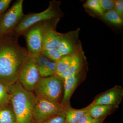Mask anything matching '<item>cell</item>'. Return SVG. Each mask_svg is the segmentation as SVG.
Returning <instances> with one entry per match:
<instances>
[{"instance_id": "19", "label": "cell", "mask_w": 123, "mask_h": 123, "mask_svg": "<svg viewBox=\"0 0 123 123\" xmlns=\"http://www.w3.org/2000/svg\"><path fill=\"white\" fill-rule=\"evenodd\" d=\"M103 19L106 21L116 26H123V20L114 9L104 13L102 16Z\"/></svg>"}, {"instance_id": "24", "label": "cell", "mask_w": 123, "mask_h": 123, "mask_svg": "<svg viewBox=\"0 0 123 123\" xmlns=\"http://www.w3.org/2000/svg\"><path fill=\"white\" fill-rule=\"evenodd\" d=\"M41 123H65V114L63 112L46 120Z\"/></svg>"}, {"instance_id": "18", "label": "cell", "mask_w": 123, "mask_h": 123, "mask_svg": "<svg viewBox=\"0 0 123 123\" xmlns=\"http://www.w3.org/2000/svg\"><path fill=\"white\" fill-rule=\"evenodd\" d=\"M9 106L0 110V123H17L12 106Z\"/></svg>"}, {"instance_id": "23", "label": "cell", "mask_w": 123, "mask_h": 123, "mask_svg": "<svg viewBox=\"0 0 123 123\" xmlns=\"http://www.w3.org/2000/svg\"><path fill=\"white\" fill-rule=\"evenodd\" d=\"M104 12L105 13L114 9V1L113 0H98Z\"/></svg>"}, {"instance_id": "1", "label": "cell", "mask_w": 123, "mask_h": 123, "mask_svg": "<svg viewBox=\"0 0 123 123\" xmlns=\"http://www.w3.org/2000/svg\"><path fill=\"white\" fill-rule=\"evenodd\" d=\"M18 37L13 32L0 35V83L6 86L18 80L22 66L29 54L18 43Z\"/></svg>"}, {"instance_id": "11", "label": "cell", "mask_w": 123, "mask_h": 123, "mask_svg": "<svg viewBox=\"0 0 123 123\" xmlns=\"http://www.w3.org/2000/svg\"><path fill=\"white\" fill-rule=\"evenodd\" d=\"M62 34L56 31L49 22L43 36V50L57 48Z\"/></svg>"}, {"instance_id": "10", "label": "cell", "mask_w": 123, "mask_h": 123, "mask_svg": "<svg viewBox=\"0 0 123 123\" xmlns=\"http://www.w3.org/2000/svg\"><path fill=\"white\" fill-rule=\"evenodd\" d=\"M80 73L63 80V95L61 104L64 108L70 107V98L80 81Z\"/></svg>"}, {"instance_id": "21", "label": "cell", "mask_w": 123, "mask_h": 123, "mask_svg": "<svg viewBox=\"0 0 123 123\" xmlns=\"http://www.w3.org/2000/svg\"><path fill=\"white\" fill-rule=\"evenodd\" d=\"M42 53L51 61L55 62L60 59L63 56L57 48L43 50Z\"/></svg>"}, {"instance_id": "22", "label": "cell", "mask_w": 123, "mask_h": 123, "mask_svg": "<svg viewBox=\"0 0 123 123\" xmlns=\"http://www.w3.org/2000/svg\"><path fill=\"white\" fill-rule=\"evenodd\" d=\"M86 8L90 9L92 11L102 16L104 14L98 0H88L84 4Z\"/></svg>"}, {"instance_id": "16", "label": "cell", "mask_w": 123, "mask_h": 123, "mask_svg": "<svg viewBox=\"0 0 123 123\" xmlns=\"http://www.w3.org/2000/svg\"><path fill=\"white\" fill-rule=\"evenodd\" d=\"M89 109V106L78 110L70 107L65 108V123H77L82 117L88 112Z\"/></svg>"}, {"instance_id": "6", "label": "cell", "mask_w": 123, "mask_h": 123, "mask_svg": "<svg viewBox=\"0 0 123 123\" xmlns=\"http://www.w3.org/2000/svg\"><path fill=\"white\" fill-rule=\"evenodd\" d=\"M23 0H18L0 17V35L13 31L24 17Z\"/></svg>"}, {"instance_id": "3", "label": "cell", "mask_w": 123, "mask_h": 123, "mask_svg": "<svg viewBox=\"0 0 123 123\" xmlns=\"http://www.w3.org/2000/svg\"><path fill=\"white\" fill-rule=\"evenodd\" d=\"M63 80L55 75L41 77L34 91L38 98L61 104L63 95Z\"/></svg>"}, {"instance_id": "13", "label": "cell", "mask_w": 123, "mask_h": 123, "mask_svg": "<svg viewBox=\"0 0 123 123\" xmlns=\"http://www.w3.org/2000/svg\"><path fill=\"white\" fill-rule=\"evenodd\" d=\"M35 57L41 77H47L55 75L56 62L51 61L42 53L35 56Z\"/></svg>"}, {"instance_id": "27", "label": "cell", "mask_w": 123, "mask_h": 123, "mask_svg": "<svg viewBox=\"0 0 123 123\" xmlns=\"http://www.w3.org/2000/svg\"><path fill=\"white\" fill-rule=\"evenodd\" d=\"M95 119L91 117L88 112L82 117L77 123H92Z\"/></svg>"}, {"instance_id": "26", "label": "cell", "mask_w": 123, "mask_h": 123, "mask_svg": "<svg viewBox=\"0 0 123 123\" xmlns=\"http://www.w3.org/2000/svg\"><path fill=\"white\" fill-rule=\"evenodd\" d=\"M11 0H0V17L8 9Z\"/></svg>"}, {"instance_id": "8", "label": "cell", "mask_w": 123, "mask_h": 123, "mask_svg": "<svg viewBox=\"0 0 123 123\" xmlns=\"http://www.w3.org/2000/svg\"><path fill=\"white\" fill-rule=\"evenodd\" d=\"M65 108L55 103L37 97L33 111V116L36 123H41L46 120L60 114Z\"/></svg>"}, {"instance_id": "9", "label": "cell", "mask_w": 123, "mask_h": 123, "mask_svg": "<svg viewBox=\"0 0 123 123\" xmlns=\"http://www.w3.org/2000/svg\"><path fill=\"white\" fill-rule=\"evenodd\" d=\"M123 98V88L116 85L98 95L91 104L97 105L118 106L121 103Z\"/></svg>"}, {"instance_id": "25", "label": "cell", "mask_w": 123, "mask_h": 123, "mask_svg": "<svg viewBox=\"0 0 123 123\" xmlns=\"http://www.w3.org/2000/svg\"><path fill=\"white\" fill-rule=\"evenodd\" d=\"M119 16L123 18V0H117L114 1V9Z\"/></svg>"}, {"instance_id": "14", "label": "cell", "mask_w": 123, "mask_h": 123, "mask_svg": "<svg viewBox=\"0 0 123 123\" xmlns=\"http://www.w3.org/2000/svg\"><path fill=\"white\" fill-rule=\"evenodd\" d=\"M88 112L92 118L94 119L100 118L107 117L118 108V106L97 105H89Z\"/></svg>"}, {"instance_id": "4", "label": "cell", "mask_w": 123, "mask_h": 123, "mask_svg": "<svg viewBox=\"0 0 123 123\" xmlns=\"http://www.w3.org/2000/svg\"><path fill=\"white\" fill-rule=\"evenodd\" d=\"M58 5L53 2H50L47 9L41 12L30 13L24 15L13 32L19 37L23 35L28 29L35 24L43 22L50 21L59 15Z\"/></svg>"}, {"instance_id": "5", "label": "cell", "mask_w": 123, "mask_h": 123, "mask_svg": "<svg viewBox=\"0 0 123 123\" xmlns=\"http://www.w3.org/2000/svg\"><path fill=\"white\" fill-rule=\"evenodd\" d=\"M41 77L35 56L29 54L20 69L18 80L25 89L33 92Z\"/></svg>"}, {"instance_id": "20", "label": "cell", "mask_w": 123, "mask_h": 123, "mask_svg": "<svg viewBox=\"0 0 123 123\" xmlns=\"http://www.w3.org/2000/svg\"><path fill=\"white\" fill-rule=\"evenodd\" d=\"M10 104V95L7 86L0 83V110Z\"/></svg>"}, {"instance_id": "17", "label": "cell", "mask_w": 123, "mask_h": 123, "mask_svg": "<svg viewBox=\"0 0 123 123\" xmlns=\"http://www.w3.org/2000/svg\"><path fill=\"white\" fill-rule=\"evenodd\" d=\"M75 53L63 56L56 62L55 75H58L66 71L72 63Z\"/></svg>"}, {"instance_id": "28", "label": "cell", "mask_w": 123, "mask_h": 123, "mask_svg": "<svg viewBox=\"0 0 123 123\" xmlns=\"http://www.w3.org/2000/svg\"><path fill=\"white\" fill-rule=\"evenodd\" d=\"M106 117H102L100 118L95 119L94 121L92 123H103L104 121L105 120Z\"/></svg>"}, {"instance_id": "7", "label": "cell", "mask_w": 123, "mask_h": 123, "mask_svg": "<svg viewBox=\"0 0 123 123\" xmlns=\"http://www.w3.org/2000/svg\"><path fill=\"white\" fill-rule=\"evenodd\" d=\"M49 21L35 24L24 33L29 55L36 56L42 53L43 33Z\"/></svg>"}, {"instance_id": "15", "label": "cell", "mask_w": 123, "mask_h": 123, "mask_svg": "<svg viewBox=\"0 0 123 123\" xmlns=\"http://www.w3.org/2000/svg\"><path fill=\"white\" fill-rule=\"evenodd\" d=\"M83 64V61L81 55L77 52L75 53L72 63L69 68L65 72L57 75L63 80L77 75L80 73Z\"/></svg>"}, {"instance_id": "12", "label": "cell", "mask_w": 123, "mask_h": 123, "mask_svg": "<svg viewBox=\"0 0 123 123\" xmlns=\"http://www.w3.org/2000/svg\"><path fill=\"white\" fill-rule=\"evenodd\" d=\"M76 33L62 34L57 49L63 56L66 55L77 52L78 45L77 44L75 37Z\"/></svg>"}, {"instance_id": "2", "label": "cell", "mask_w": 123, "mask_h": 123, "mask_svg": "<svg viewBox=\"0 0 123 123\" xmlns=\"http://www.w3.org/2000/svg\"><path fill=\"white\" fill-rule=\"evenodd\" d=\"M7 87L17 123H35L33 111L37 96L25 89L18 80Z\"/></svg>"}]
</instances>
